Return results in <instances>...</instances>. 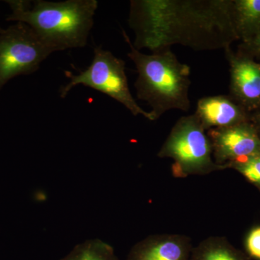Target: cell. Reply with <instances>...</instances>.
<instances>
[{
    "mask_svg": "<svg viewBox=\"0 0 260 260\" xmlns=\"http://www.w3.org/2000/svg\"><path fill=\"white\" fill-rule=\"evenodd\" d=\"M128 22L140 51L175 44L195 51L225 49L239 38L230 0H133Z\"/></svg>",
    "mask_w": 260,
    "mask_h": 260,
    "instance_id": "cell-1",
    "label": "cell"
},
{
    "mask_svg": "<svg viewBox=\"0 0 260 260\" xmlns=\"http://www.w3.org/2000/svg\"><path fill=\"white\" fill-rule=\"evenodd\" d=\"M6 3L12 10L7 20L28 25L54 52L87 45L99 5L96 0Z\"/></svg>",
    "mask_w": 260,
    "mask_h": 260,
    "instance_id": "cell-2",
    "label": "cell"
},
{
    "mask_svg": "<svg viewBox=\"0 0 260 260\" xmlns=\"http://www.w3.org/2000/svg\"><path fill=\"white\" fill-rule=\"evenodd\" d=\"M122 34L129 47L128 56L138 72L135 83L137 97L151 107L153 120L169 111L188 112L190 67L181 62L171 48L144 54L135 49L124 30Z\"/></svg>",
    "mask_w": 260,
    "mask_h": 260,
    "instance_id": "cell-3",
    "label": "cell"
},
{
    "mask_svg": "<svg viewBox=\"0 0 260 260\" xmlns=\"http://www.w3.org/2000/svg\"><path fill=\"white\" fill-rule=\"evenodd\" d=\"M158 157L174 160L172 172L176 178L206 175L226 169L215 164L209 136L194 113L178 119Z\"/></svg>",
    "mask_w": 260,
    "mask_h": 260,
    "instance_id": "cell-4",
    "label": "cell"
},
{
    "mask_svg": "<svg viewBox=\"0 0 260 260\" xmlns=\"http://www.w3.org/2000/svg\"><path fill=\"white\" fill-rule=\"evenodd\" d=\"M70 81L59 90L61 98L66 97L72 89L78 85L89 87L106 94L124 107L134 116L141 115L154 121L150 112L140 107L130 92L125 73V62L111 51L101 47L94 49L91 64L80 74L71 75Z\"/></svg>",
    "mask_w": 260,
    "mask_h": 260,
    "instance_id": "cell-5",
    "label": "cell"
},
{
    "mask_svg": "<svg viewBox=\"0 0 260 260\" xmlns=\"http://www.w3.org/2000/svg\"><path fill=\"white\" fill-rule=\"evenodd\" d=\"M54 53L30 27L17 23L0 32V90L10 80L35 73Z\"/></svg>",
    "mask_w": 260,
    "mask_h": 260,
    "instance_id": "cell-6",
    "label": "cell"
},
{
    "mask_svg": "<svg viewBox=\"0 0 260 260\" xmlns=\"http://www.w3.org/2000/svg\"><path fill=\"white\" fill-rule=\"evenodd\" d=\"M211 141L215 164H228L260 154V137L255 128L245 122L207 132Z\"/></svg>",
    "mask_w": 260,
    "mask_h": 260,
    "instance_id": "cell-7",
    "label": "cell"
},
{
    "mask_svg": "<svg viewBox=\"0 0 260 260\" xmlns=\"http://www.w3.org/2000/svg\"><path fill=\"white\" fill-rule=\"evenodd\" d=\"M230 64L232 97L245 109L260 105V64L249 56L237 55L230 47L224 49Z\"/></svg>",
    "mask_w": 260,
    "mask_h": 260,
    "instance_id": "cell-8",
    "label": "cell"
},
{
    "mask_svg": "<svg viewBox=\"0 0 260 260\" xmlns=\"http://www.w3.org/2000/svg\"><path fill=\"white\" fill-rule=\"evenodd\" d=\"M193 247L185 235L149 236L132 248L126 260H191Z\"/></svg>",
    "mask_w": 260,
    "mask_h": 260,
    "instance_id": "cell-9",
    "label": "cell"
},
{
    "mask_svg": "<svg viewBox=\"0 0 260 260\" xmlns=\"http://www.w3.org/2000/svg\"><path fill=\"white\" fill-rule=\"evenodd\" d=\"M245 109L232 96L212 95L198 101L194 114L208 132L246 122Z\"/></svg>",
    "mask_w": 260,
    "mask_h": 260,
    "instance_id": "cell-10",
    "label": "cell"
},
{
    "mask_svg": "<svg viewBox=\"0 0 260 260\" xmlns=\"http://www.w3.org/2000/svg\"><path fill=\"white\" fill-rule=\"evenodd\" d=\"M233 11L238 36L247 44L260 30V0L233 1Z\"/></svg>",
    "mask_w": 260,
    "mask_h": 260,
    "instance_id": "cell-11",
    "label": "cell"
},
{
    "mask_svg": "<svg viewBox=\"0 0 260 260\" xmlns=\"http://www.w3.org/2000/svg\"><path fill=\"white\" fill-rule=\"evenodd\" d=\"M191 260H246L225 238L210 237L193 247Z\"/></svg>",
    "mask_w": 260,
    "mask_h": 260,
    "instance_id": "cell-12",
    "label": "cell"
},
{
    "mask_svg": "<svg viewBox=\"0 0 260 260\" xmlns=\"http://www.w3.org/2000/svg\"><path fill=\"white\" fill-rule=\"evenodd\" d=\"M60 260H119L112 246L100 239H90L78 244Z\"/></svg>",
    "mask_w": 260,
    "mask_h": 260,
    "instance_id": "cell-13",
    "label": "cell"
},
{
    "mask_svg": "<svg viewBox=\"0 0 260 260\" xmlns=\"http://www.w3.org/2000/svg\"><path fill=\"white\" fill-rule=\"evenodd\" d=\"M228 168H234L252 184L260 187V154L228 164Z\"/></svg>",
    "mask_w": 260,
    "mask_h": 260,
    "instance_id": "cell-14",
    "label": "cell"
},
{
    "mask_svg": "<svg viewBox=\"0 0 260 260\" xmlns=\"http://www.w3.org/2000/svg\"><path fill=\"white\" fill-rule=\"evenodd\" d=\"M246 249L251 256L260 260V227L249 233L246 239Z\"/></svg>",
    "mask_w": 260,
    "mask_h": 260,
    "instance_id": "cell-15",
    "label": "cell"
},
{
    "mask_svg": "<svg viewBox=\"0 0 260 260\" xmlns=\"http://www.w3.org/2000/svg\"><path fill=\"white\" fill-rule=\"evenodd\" d=\"M246 44L249 51L256 55L260 56V30L255 37L253 38L252 40Z\"/></svg>",
    "mask_w": 260,
    "mask_h": 260,
    "instance_id": "cell-16",
    "label": "cell"
},
{
    "mask_svg": "<svg viewBox=\"0 0 260 260\" xmlns=\"http://www.w3.org/2000/svg\"><path fill=\"white\" fill-rule=\"evenodd\" d=\"M256 119H257L258 125H259L260 129V112H259V114H258L257 116H256Z\"/></svg>",
    "mask_w": 260,
    "mask_h": 260,
    "instance_id": "cell-17",
    "label": "cell"
},
{
    "mask_svg": "<svg viewBox=\"0 0 260 260\" xmlns=\"http://www.w3.org/2000/svg\"><path fill=\"white\" fill-rule=\"evenodd\" d=\"M3 28H0V32H1L2 31H3Z\"/></svg>",
    "mask_w": 260,
    "mask_h": 260,
    "instance_id": "cell-18",
    "label": "cell"
}]
</instances>
